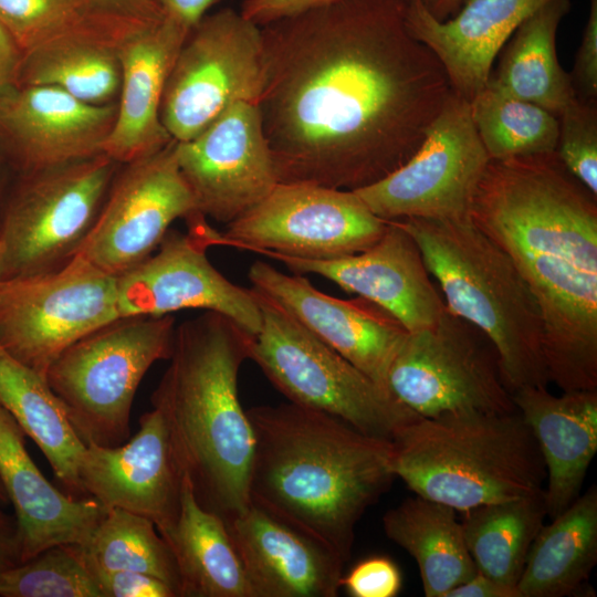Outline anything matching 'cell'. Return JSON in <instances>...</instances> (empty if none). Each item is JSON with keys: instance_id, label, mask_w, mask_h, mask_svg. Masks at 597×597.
<instances>
[{"instance_id": "cell-28", "label": "cell", "mask_w": 597, "mask_h": 597, "mask_svg": "<svg viewBox=\"0 0 597 597\" xmlns=\"http://www.w3.org/2000/svg\"><path fill=\"white\" fill-rule=\"evenodd\" d=\"M536 535L517 583L521 597L584 589L597 563V488L589 486Z\"/></svg>"}, {"instance_id": "cell-12", "label": "cell", "mask_w": 597, "mask_h": 597, "mask_svg": "<svg viewBox=\"0 0 597 597\" xmlns=\"http://www.w3.org/2000/svg\"><path fill=\"white\" fill-rule=\"evenodd\" d=\"M118 317L117 277L80 254L55 271L0 282V347L43 376L66 348Z\"/></svg>"}, {"instance_id": "cell-24", "label": "cell", "mask_w": 597, "mask_h": 597, "mask_svg": "<svg viewBox=\"0 0 597 597\" xmlns=\"http://www.w3.org/2000/svg\"><path fill=\"white\" fill-rule=\"evenodd\" d=\"M548 1L467 0L455 15L439 21L420 0H405V22L442 64L452 91L470 102L517 27Z\"/></svg>"}, {"instance_id": "cell-11", "label": "cell", "mask_w": 597, "mask_h": 597, "mask_svg": "<svg viewBox=\"0 0 597 597\" xmlns=\"http://www.w3.org/2000/svg\"><path fill=\"white\" fill-rule=\"evenodd\" d=\"M387 388L419 417L516 410L492 344L447 306L433 325L408 332L390 365Z\"/></svg>"}, {"instance_id": "cell-42", "label": "cell", "mask_w": 597, "mask_h": 597, "mask_svg": "<svg viewBox=\"0 0 597 597\" xmlns=\"http://www.w3.org/2000/svg\"><path fill=\"white\" fill-rule=\"evenodd\" d=\"M339 0H244L240 12L259 27Z\"/></svg>"}, {"instance_id": "cell-47", "label": "cell", "mask_w": 597, "mask_h": 597, "mask_svg": "<svg viewBox=\"0 0 597 597\" xmlns=\"http://www.w3.org/2000/svg\"><path fill=\"white\" fill-rule=\"evenodd\" d=\"M94 4L112 13L143 20L161 18L165 13L156 0H92Z\"/></svg>"}, {"instance_id": "cell-10", "label": "cell", "mask_w": 597, "mask_h": 597, "mask_svg": "<svg viewBox=\"0 0 597 597\" xmlns=\"http://www.w3.org/2000/svg\"><path fill=\"white\" fill-rule=\"evenodd\" d=\"M262 84L261 27L231 8L206 14L189 31L168 75L161 123L174 140H189L233 104H258Z\"/></svg>"}, {"instance_id": "cell-48", "label": "cell", "mask_w": 597, "mask_h": 597, "mask_svg": "<svg viewBox=\"0 0 597 597\" xmlns=\"http://www.w3.org/2000/svg\"><path fill=\"white\" fill-rule=\"evenodd\" d=\"M437 20L446 21L455 15L467 0H420Z\"/></svg>"}, {"instance_id": "cell-27", "label": "cell", "mask_w": 597, "mask_h": 597, "mask_svg": "<svg viewBox=\"0 0 597 597\" xmlns=\"http://www.w3.org/2000/svg\"><path fill=\"white\" fill-rule=\"evenodd\" d=\"M149 21L103 13L83 28L23 53L18 86H53L93 105L117 103L119 45Z\"/></svg>"}, {"instance_id": "cell-7", "label": "cell", "mask_w": 597, "mask_h": 597, "mask_svg": "<svg viewBox=\"0 0 597 597\" xmlns=\"http://www.w3.org/2000/svg\"><path fill=\"white\" fill-rule=\"evenodd\" d=\"M175 328L171 314L121 316L51 364L48 384L85 444L117 447L130 438L136 391L156 362L169 359Z\"/></svg>"}, {"instance_id": "cell-46", "label": "cell", "mask_w": 597, "mask_h": 597, "mask_svg": "<svg viewBox=\"0 0 597 597\" xmlns=\"http://www.w3.org/2000/svg\"><path fill=\"white\" fill-rule=\"evenodd\" d=\"M22 562L18 526L14 516L0 509V572Z\"/></svg>"}, {"instance_id": "cell-49", "label": "cell", "mask_w": 597, "mask_h": 597, "mask_svg": "<svg viewBox=\"0 0 597 597\" xmlns=\"http://www.w3.org/2000/svg\"><path fill=\"white\" fill-rule=\"evenodd\" d=\"M0 502L3 503V504L9 503L6 490H4L1 481H0Z\"/></svg>"}, {"instance_id": "cell-39", "label": "cell", "mask_w": 597, "mask_h": 597, "mask_svg": "<svg viewBox=\"0 0 597 597\" xmlns=\"http://www.w3.org/2000/svg\"><path fill=\"white\" fill-rule=\"evenodd\" d=\"M401 585L398 566L386 556L362 559L341 578V588L352 597H395Z\"/></svg>"}, {"instance_id": "cell-8", "label": "cell", "mask_w": 597, "mask_h": 597, "mask_svg": "<svg viewBox=\"0 0 597 597\" xmlns=\"http://www.w3.org/2000/svg\"><path fill=\"white\" fill-rule=\"evenodd\" d=\"M252 290L261 328L251 338L249 359L290 402L326 412L387 440L419 417L282 306Z\"/></svg>"}, {"instance_id": "cell-40", "label": "cell", "mask_w": 597, "mask_h": 597, "mask_svg": "<svg viewBox=\"0 0 597 597\" xmlns=\"http://www.w3.org/2000/svg\"><path fill=\"white\" fill-rule=\"evenodd\" d=\"M576 97L597 98V0H589V14L569 74Z\"/></svg>"}, {"instance_id": "cell-20", "label": "cell", "mask_w": 597, "mask_h": 597, "mask_svg": "<svg viewBox=\"0 0 597 597\" xmlns=\"http://www.w3.org/2000/svg\"><path fill=\"white\" fill-rule=\"evenodd\" d=\"M252 597H336L344 558L323 540L251 499L226 523Z\"/></svg>"}, {"instance_id": "cell-19", "label": "cell", "mask_w": 597, "mask_h": 597, "mask_svg": "<svg viewBox=\"0 0 597 597\" xmlns=\"http://www.w3.org/2000/svg\"><path fill=\"white\" fill-rule=\"evenodd\" d=\"M252 289L282 306L316 337L374 381L387 388L390 365L407 329L375 303L342 300L317 290L302 274H286L256 260L248 273Z\"/></svg>"}, {"instance_id": "cell-25", "label": "cell", "mask_w": 597, "mask_h": 597, "mask_svg": "<svg viewBox=\"0 0 597 597\" xmlns=\"http://www.w3.org/2000/svg\"><path fill=\"white\" fill-rule=\"evenodd\" d=\"M25 437L0 406V481L14 510L22 562L53 545L83 544L107 512L94 498L74 499L51 484Z\"/></svg>"}, {"instance_id": "cell-16", "label": "cell", "mask_w": 597, "mask_h": 597, "mask_svg": "<svg viewBox=\"0 0 597 597\" xmlns=\"http://www.w3.org/2000/svg\"><path fill=\"white\" fill-rule=\"evenodd\" d=\"M189 232L168 230L158 251L117 276L121 316H161L185 308L220 313L251 336L261 328V312L252 289L224 277L206 250L216 235L203 214L187 221Z\"/></svg>"}, {"instance_id": "cell-41", "label": "cell", "mask_w": 597, "mask_h": 597, "mask_svg": "<svg viewBox=\"0 0 597 597\" xmlns=\"http://www.w3.org/2000/svg\"><path fill=\"white\" fill-rule=\"evenodd\" d=\"M94 577L101 597H178L167 583L148 574L106 570Z\"/></svg>"}, {"instance_id": "cell-4", "label": "cell", "mask_w": 597, "mask_h": 597, "mask_svg": "<svg viewBox=\"0 0 597 597\" xmlns=\"http://www.w3.org/2000/svg\"><path fill=\"white\" fill-rule=\"evenodd\" d=\"M252 336L212 311L176 326L151 395L197 502L226 523L250 502L254 434L238 392Z\"/></svg>"}, {"instance_id": "cell-38", "label": "cell", "mask_w": 597, "mask_h": 597, "mask_svg": "<svg viewBox=\"0 0 597 597\" xmlns=\"http://www.w3.org/2000/svg\"><path fill=\"white\" fill-rule=\"evenodd\" d=\"M557 118V156L566 169L597 196L596 101L575 97Z\"/></svg>"}, {"instance_id": "cell-21", "label": "cell", "mask_w": 597, "mask_h": 597, "mask_svg": "<svg viewBox=\"0 0 597 597\" xmlns=\"http://www.w3.org/2000/svg\"><path fill=\"white\" fill-rule=\"evenodd\" d=\"M296 274H317L384 308L407 332L433 325L446 304L429 276L421 251L396 220L366 250L332 260L271 255Z\"/></svg>"}, {"instance_id": "cell-37", "label": "cell", "mask_w": 597, "mask_h": 597, "mask_svg": "<svg viewBox=\"0 0 597 597\" xmlns=\"http://www.w3.org/2000/svg\"><path fill=\"white\" fill-rule=\"evenodd\" d=\"M106 12L92 0H0V24L22 54Z\"/></svg>"}, {"instance_id": "cell-33", "label": "cell", "mask_w": 597, "mask_h": 597, "mask_svg": "<svg viewBox=\"0 0 597 597\" xmlns=\"http://www.w3.org/2000/svg\"><path fill=\"white\" fill-rule=\"evenodd\" d=\"M546 516L544 491L463 512L464 542L478 573L517 587Z\"/></svg>"}, {"instance_id": "cell-1", "label": "cell", "mask_w": 597, "mask_h": 597, "mask_svg": "<svg viewBox=\"0 0 597 597\" xmlns=\"http://www.w3.org/2000/svg\"><path fill=\"white\" fill-rule=\"evenodd\" d=\"M258 101L279 182L367 187L422 145L452 88L405 0H339L261 27Z\"/></svg>"}, {"instance_id": "cell-36", "label": "cell", "mask_w": 597, "mask_h": 597, "mask_svg": "<svg viewBox=\"0 0 597 597\" xmlns=\"http://www.w3.org/2000/svg\"><path fill=\"white\" fill-rule=\"evenodd\" d=\"M1 597H101L78 544L50 546L0 572Z\"/></svg>"}, {"instance_id": "cell-14", "label": "cell", "mask_w": 597, "mask_h": 597, "mask_svg": "<svg viewBox=\"0 0 597 597\" xmlns=\"http://www.w3.org/2000/svg\"><path fill=\"white\" fill-rule=\"evenodd\" d=\"M489 161L470 103L451 91L419 149L385 178L354 191L384 220H465Z\"/></svg>"}, {"instance_id": "cell-6", "label": "cell", "mask_w": 597, "mask_h": 597, "mask_svg": "<svg viewBox=\"0 0 597 597\" xmlns=\"http://www.w3.org/2000/svg\"><path fill=\"white\" fill-rule=\"evenodd\" d=\"M396 221L417 242L447 308L492 344L509 391L547 386L541 310L510 256L470 218Z\"/></svg>"}, {"instance_id": "cell-45", "label": "cell", "mask_w": 597, "mask_h": 597, "mask_svg": "<svg viewBox=\"0 0 597 597\" xmlns=\"http://www.w3.org/2000/svg\"><path fill=\"white\" fill-rule=\"evenodd\" d=\"M220 0H156L163 12L187 29L193 28Z\"/></svg>"}, {"instance_id": "cell-29", "label": "cell", "mask_w": 597, "mask_h": 597, "mask_svg": "<svg viewBox=\"0 0 597 597\" xmlns=\"http://www.w3.org/2000/svg\"><path fill=\"white\" fill-rule=\"evenodd\" d=\"M0 406L42 451L64 493L74 499L87 498L78 474L86 444L74 430L45 376L1 347Z\"/></svg>"}, {"instance_id": "cell-13", "label": "cell", "mask_w": 597, "mask_h": 597, "mask_svg": "<svg viewBox=\"0 0 597 597\" xmlns=\"http://www.w3.org/2000/svg\"><path fill=\"white\" fill-rule=\"evenodd\" d=\"M387 220L374 214L352 190L307 182H279L256 206L227 224L216 245L266 256L332 260L377 242Z\"/></svg>"}, {"instance_id": "cell-35", "label": "cell", "mask_w": 597, "mask_h": 597, "mask_svg": "<svg viewBox=\"0 0 597 597\" xmlns=\"http://www.w3.org/2000/svg\"><path fill=\"white\" fill-rule=\"evenodd\" d=\"M469 103L490 159L556 150L558 118L543 107L509 95L490 81Z\"/></svg>"}, {"instance_id": "cell-26", "label": "cell", "mask_w": 597, "mask_h": 597, "mask_svg": "<svg viewBox=\"0 0 597 597\" xmlns=\"http://www.w3.org/2000/svg\"><path fill=\"white\" fill-rule=\"evenodd\" d=\"M530 427L545 467L547 516L562 513L580 493L597 452V389L554 395L547 386H527L512 394Z\"/></svg>"}, {"instance_id": "cell-31", "label": "cell", "mask_w": 597, "mask_h": 597, "mask_svg": "<svg viewBox=\"0 0 597 597\" xmlns=\"http://www.w3.org/2000/svg\"><path fill=\"white\" fill-rule=\"evenodd\" d=\"M570 0H551L514 31L501 49L489 81L514 97L534 103L556 117L576 97L570 76L556 54V33Z\"/></svg>"}, {"instance_id": "cell-34", "label": "cell", "mask_w": 597, "mask_h": 597, "mask_svg": "<svg viewBox=\"0 0 597 597\" xmlns=\"http://www.w3.org/2000/svg\"><path fill=\"white\" fill-rule=\"evenodd\" d=\"M78 546L93 575L106 570L148 574L167 583L180 597L174 553L149 519L108 509L91 536Z\"/></svg>"}, {"instance_id": "cell-44", "label": "cell", "mask_w": 597, "mask_h": 597, "mask_svg": "<svg viewBox=\"0 0 597 597\" xmlns=\"http://www.w3.org/2000/svg\"><path fill=\"white\" fill-rule=\"evenodd\" d=\"M22 53L0 24V97L18 86Z\"/></svg>"}, {"instance_id": "cell-30", "label": "cell", "mask_w": 597, "mask_h": 597, "mask_svg": "<svg viewBox=\"0 0 597 597\" xmlns=\"http://www.w3.org/2000/svg\"><path fill=\"white\" fill-rule=\"evenodd\" d=\"M383 527L416 561L426 597H446L478 573L451 506L416 494L388 510Z\"/></svg>"}, {"instance_id": "cell-5", "label": "cell", "mask_w": 597, "mask_h": 597, "mask_svg": "<svg viewBox=\"0 0 597 597\" xmlns=\"http://www.w3.org/2000/svg\"><path fill=\"white\" fill-rule=\"evenodd\" d=\"M390 441L396 478L460 513L544 491V462L517 410L417 417Z\"/></svg>"}, {"instance_id": "cell-18", "label": "cell", "mask_w": 597, "mask_h": 597, "mask_svg": "<svg viewBox=\"0 0 597 597\" xmlns=\"http://www.w3.org/2000/svg\"><path fill=\"white\" fill-rule=\"evenodd\" d=\"M80 480L86 496L108 509H122L154 522L161 536L175 526L185 476L166 421L153 407L138 431L117 447L85 446Z\"/></svg>"}, {"instance_id": "cell-2", "label": "cell", "mask_w": 597, "mask_h": 597, "mask_svg": "<svg viewBox=\"0 0 597 597\" xmlns=\"http://www.w3.org/2000/svg\"><path fill=\"white\" fill-rule=\"evenodd\" d=\"M470 219L535 296L549 383L597 389V196L556 151L490 159Z\"/></svg>"}, {"instance_id": "cell-22", "label": "cell", "mask_w": 597, "mask_h": 597, "mask_svg": "<svg viewBox=\"0 0 597 597\" xmlns=\"http://www.w3.org/2000/svg\"><path fill=\"white\" fill-rule=\"evenodd\" d=\"M117 103L93 105L53 86H17L0 97V133L27 172L103 153Z\"/></svg>"}, {"instance_id": "cell-23", "label": "cell", "mask_w": 597, "mask_h": 597, "mask_svg": "<svg viewBox=\"0 0 597 597\" xmlns=\"http://www.w3.org/2000/svg\"><path fill=\"white\" fill-rule=\"evenodd\" d=\"M190 30L164 14L119 45L117 113L103 148L118 164L146 157L174 142L161 123V101L168 75Z\"/></svg>"}, {"instance_id": "cell-3", "label": "cell", "mask_w": 597, "mask_h": 597, "mask_svg": "<svg viewBox=\"0 0 597 597\" xmlns=\"http://www.w3.org/2000/svg\"><path fill=\"white\" fill-rule=\"evenodd\" d=\"M250 496L315 534L347 562L364 513L390 488L391 441L293 402L247 410Z\"/></svg>"}, {"instance_id": "cell-9", "label": "cell", "mask_w": 597, "mask_h": 597, "mask_svg": "<svg viewBox=\"0 0 597 597\" xmlns=\"http://www.w3.org/2000/svg\"><path fill=\"white\" fill-rule=\"evenodd\" d=\"M118 165L101 154L28 172L0 220V282L49 273L77 256Z\"/></svg>"}, {"instance_id": "cell-43", "label": "cell", "mask_w": 597, "mask_h": 597, "mask_svg": "<svg viewBox=\"0 0 597 597\" xmlns=\"http://www.w3.org/2000/svg\"><path fill=\"white\" fill-rule=\"evenodd\" d=\"M446 597H521L517 587L509 586L476 573L452 588Z\"/></svg>"}, {"instance_id": "cell-32", "label": "cell", "mask_w": 597, "mask_h": 597, "mask_svg": "<svg viewBox=\"0 0 597 597\" xmlns=\"http://www.w3.org/2000/svg\"><path fill=\"white\" fill-rule=\"evenodd\" d=\"M180 578V597H252L226 522L203 509L185 479L181 509L165 536Z\"/></svg>"}, {"instance_id": "cell-15", "label": "cell", "mask_w": 597, "mask_h": 597, "mask_svg": "<svg viewBox=\"0 0 597 597\" xmlns=\"http://www.w3.org/2000/svg\"><path fill=\"white\" fill-rule=\"evenodd\" d=\"M175 142L123 164L80 255L119 276L158 248L170 224L199 212L175 154Z\"/></svg>"}, {"instance_id": "cell-17", "label": "cell", "mask_w": 597, "mask_h": 597, "mask_svg": "<svg viewBox=\"0 0 597 597\" xmlns=\"http://www.w3.org/2000/svg\"><path fill=\"white\" fill-rule=\"evenodd\" d=\"M175 154L197 209L218 222L234 221L279 184L255 103L233 104L193 138L175 142Z\"/></svg>"}]
</instances>
